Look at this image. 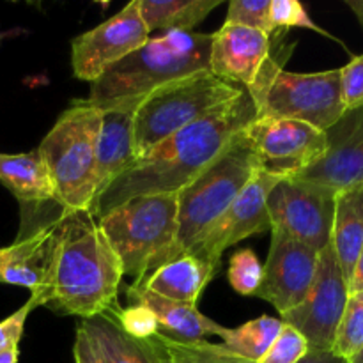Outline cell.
<instances>
[{
	"label": "cell",
	"instance_id": "39",
	"mask_svg": "<svg viewBox=\"0 0 363 363\" xmlns=\"http://www.w3.org/2000/svg\"><path fill=\"white\" fill-rule=\"evenodd\" d=\"M346 4L357 14L358 21H360V25L363 27V0H346Z\"/></svg>",
	"mask_w": 363,
	"mask_h": 363
},
{
	"label": "cell",
	"instance_id": "40",
	"mask_svg": "<svg viewBox=\"0 0 363 363\" xmlns=\"http://www.w3.org/2000/svg\"><path fill=\"white\" fill-rule=\"evenodd\" d=\"M14 32H0V45H2V41L6 38H9V35H13Z\"/></svg>",
	"mask_w": 363,
	"mask_h": 363
},
{
	"label": "cell",
	"instance_id": "27",
	"mask_svg": "<svg viewBox=\"0 0 363 363\" xmlns=\"http://www.w3.org/2000/svg\"><path fill=\"white\" fill-rule=\"evenodd\" d=\"M363 351V293L350 294L337 328L332 353L353 362Z\"/></svg>",
	"mask_w": 363,
	"mask_h": 363
},
{
	"label": "cell",
	"instance_id": "37",
	"mask_svg": "<svg viewBox=\"0 0 363 363\" xmlns=\"http://www.w3.org/2000/svg\"><path fill=\"white\" fill-rule=\"evenodd\" d=\"M347 287H350V294L363 293V245H362L360 254H358L357 264H354L353 275H351V280L350 284H347Z\"/></svg>",
	"mask_w": 363,
	"mask_h": 363
},
{
	"label": "cell",
	"instance_id": "30",
	"mask_svg": "<svg viewBox=\"0 0 363 363\" xmlns=\"http://www.w3.org/2000/svg\"><path fill=\"white\" fill-rule=\"evenodd\" d=\"M308 351L307 339L296 328L284 323L275 342L257 363H300Z\"/></svg>",
	"mask_w": 363,
	"mask_h": 363
},
{
	"label": "cell",
	"instance_id": "26",
	"mask_svg": "<svg viewBox=\"0 0 363 363\" xmlns=\"http://www.w3.org/2000/svg\"><path fill=\"white\" fill-rule=\"evenodd\" d=\"M167 354V363H257L227 350L223 344L208 340H176L158 333Z\"/></svg>",
	"mask_w": 363,
	"mask_h": 363
},
{
	"label": "cell",
	"instance_id": "9",
	"mask_svg": "<svg viewBox=\"0 0 363 363\" xmlns=\"http://www.w3.org/2000/svg\"><path fill=\"white\" fill-rule=\"evenodd\" d=\"M243 137L266 172L293 177L318 163L330 149L328 133L294 119L257 117Z\"/></svg>",
	"mask_w": 363,
	"mask_h": 363
},
{
	"label": "cell",
	"instance_id": "8",
	"mask_svg": "<svg viewBox=\"0 0 363 363\" xmlns=\"http://www.w3.org/2000/svg\"><path fill=\"white\" fill-rule=\"evenodd\" d=\"M116 252L123 275L140 282L156 257L176 240L177 194L144 195L123 202L96 220Z\"/></svg>",
	"mask_w": 363,
	"mask_h": 363
},
{
	"label": "cell",
	"instance_id": "15",
	"mask_svg": "<svg viewBox=\"0 0 363 363\" xmlns=\"http://www.w3.org/2000/svg\"><path fill=\"white\" fill-rule=\"evenodd\" d=\"M319 252L293 240L282 230L272 229V245L262 282L255 296L272 303L280 315L296 308L314 282Z\"/></svg>",
	"mask_w": 363,
	"mask_h": 363
},
{
	"label": "cell",
	"instance_id": "17",
	"mask_svg": "<svg viewBox=\"0 0 363 363\" xmlns=\"http://www.w3.org/2000/svg\"><path fill=\"white\" fill-rule=\"evenodd\" d=\"M272 53V35L255 28L223 23L213 34L209 71L220 80L248 91L264 69Z\"/></svg>",
	"mask_w": 363,
	"mask_h": 363
},
{
	"label": "cell",
	"instance_id": "25",
	"mask_svg": "<svg viewBox=\"0 0 363 363\" xmlns=\"http://www.w3.org/2000/svg\"><path fill=\"white\" fill-rule=\"evenodd\" d=\"M282 325V319L261 315V318L245 323L238 328H225V333L222 335V344L227 350L247 358V360L259 362L269 350V346L275 342Z\"/></svg>",
	"mask_w": 363,
	"mask_h": 363
},
{
	"label": "cell",
	"instance_id": "19",
	"mask_svg": "<svg viewBox=\"0 0 363 363\" xmlns=\"http://www.w3.org/2000/svg\"><path fill=\"white\" fill-rule=\"evenodd\" d=\"M133 113L135 110L103 112L96 151V201L137 160L133 149Z\"/></svg>",
	"mask_w": 363,
	"mask_h": 363
},
{
	"label": "cell",
	"instance_id": "28",
	"mask_svg": "<svg viewBox=\"0 0 363 363\" xmlns=\"http://www.w3.org/2000/svg\"><path fill=\"white\" fill-rule=\"evenodd\" d=\"M229 282L233 289L241 296H255L262 282V264L250 248L234 252L229 262Z\"/></svg>",
	"mask_w": 363,
	"mask_h": 363
},
{
	"label": "cell",
	"instance_id": "22",
	"mask_svg": "<svg viewBox=\"0 0 363 363\" xmlns=\"http://www.w3.org/2000/svg\"><path fill=\"white\" fill-rule=\"evenodd\" d=\"M215 269L194 255H181L145 275L138 284L156 296L184 305H197L201 293L215 277Z\"/></svg>",
	"mask_w": 363,
	"mask_h": 363
},
{
	"label": "cell",
	"instance_id": "13",
	"mask_svg": "<svg viewBox=\"0 0 363 363\" xmlns=\"http://www.w3.org/2000/svg\"><path fill=\"white\" fill-rule=\"evenodd\" d=\"M66 213L43 223H21L18 240L11 247L0 248V284L27 287L30 298L45 305Z\"/></svg>",
	"mask_w": 363,
	"mask_h": 363
},
{
	"label": "cell",
	"instance_id": "3",
	"mask_svg": "<svg viewBox=\"0 0 363 363\" xmlns=\"http://www.w3.org/2000/svg\"><path fill=\"white\" fill-rule=\"evenodd\" d=\"M213 34L163 32L92 82L87 103L98 110H135L165 85L209 69Z\"/></svg>",
	"mask_w": 363,
	"mask_h": 363
},
{
	"label": "cell",
	"instance_id": "2",
	"mask_svg": "<svg viewBox=\"0 0 363 363\" xmlns=\"http://www.w3.org/2000/svg\"><path fill=\"white\" fill-rule=\"evenodd\" d=\"M123 268L91 213H66L45 305L91 319L117 303Z\"/></svg>",
	"mask_w": 363,
	"mask_h": 363
},
{
	"label": "cell",
	"instance_id": "5",
	"mask_svg": "<svg viewBox=\"0 0 363 363\" xmlns=\"http://www.w3.org/2000/svg\"><path fill=\"white\" fill-rule=\"evenodd\" d=\"M103 112L77 99L60 113L35 151L43 156L67 213H91L96 201V151Z\"/></svg>",
	"mask_w": 363,
	"mask_h": 363
},
{
	"label": "cell",
	"instance_id": "4",
	"mask_svg": "<svg viewBox=\"0 0 363 363\" xmlns=\"http://www.w3.org/2000/svg\"><path fill=\"white\" fill-rule=\"evenodd\" d=\"M259 169L261 163L241 131L216 162L177 194L176 240L165 254L151 262L145 275L165 262L188 254L225 213Z\"/></svg>",
	"mask_w": 363,
	"mask_h": 363
},
{
	"label": "cell",
	"instance_id": "24",
	"mask_svg": "<svg viewBox=\"0 0 363 363\" xmlns=\"http://www.w3.org/2000/svg\"><path fill=\"white\" fill-rule=\"evenodd\" d=\"M137 4L149 32H191L222 0H137Z\"/></svg>",
	"mask_w": 363,
	"mask_h": 363
},
{
	"label": "cell",
	"instance_id": "12",
	"mask_svg": "<svg viewBox=\"0 0 363 363\" xmlns=\"http://www.w3.org/2000/svg\"><path fill=\"white\" fill-rule=\"evenodd\" d=\"M266 209L272 229L282 230L315 252L330 245L335 209L332 195L287 177L269 191Z\"/></svg>",
	"mask_w": 363,
	"mask_h": 363
},
{
	"label": "cell",
	"instance_id": "21",
	"mask_svg": "<svg viewBox=\"0 0 363 363\" xmlns=\"http://www.w3.org/2000/svg\"><path fill=\"white\" fill-rule=\"evenodd\" d=\"M0 181L20 201L21 208L60 206L52 174L38 151L20 155L0 152Z\"/></svg>",
	"mask_w": 363,
	"mask_h": 363
},
{
	"label": "cell",
	"instance_id": "18",
	"mask_svg": "<svg viewBox=\"0 0 363 363\" xmlns=\"http://www.w3.org/2000/svg\"><path fill=\"white\" fill-rule=\"evenodd\" d=\"M80 326L89 333L105 363H167V354L158 333L151 339H135L119 323V303L91 319H82Z\"/></svg>",
	"mask_w": 363,
	"mask_h": 363
},
{
	"label": "cell",
	"instance_id": "14",
	"mask_svg": "<svg viewBox=\"0 0 363 363\" xmlns=\"http://www.w3.org/2000/svg\"><path fill=\"white\" fill-rule=\"evenodd\" d=\"M147 39L149 30L138 13L137 0H133L101 25L73 39V74L92 84L101 78L110 66L140 48Z\"/></svg>",
	"mask_w": 363,
	"mask_h": 363
},
{
	"label": "cell",
	"instance_id": "34",
	"mask_svg": "<svg viewBox=\"0 0 363 363\" xmlns=\"http://www.w3.org/2000/svg\"><path fill=\"white\" fill-rule=\"evenodd\" d=\"M35 307H39L38 301H35L34 298H30V300H28L23 307L18 308L14 314H11L9 318L0 321V351L9 350V347H18L21 337H23L25 321H27L28 314H30Z\"/></svg>",
	"mask_w": 363,
	"mask_h": 363
},
{
	"label": "cell",
	"instance_id": "29",
	"mask_svg": "<svg viewBox=\"0 0 363 363\" xmlns=\"http://www.w3.org/2000/svg\"><path fill=\"white\" fill-rule=\"evenodd\" d=\"M269 4L272 0H233L229 4L225 23L255 28L273 38L275 27L272 23Z\"/></svg>",
	"mask_w": 363,
	"mask_h": 363
},
{
	"label": "cell",
	"instance_id": "11",
	"mask_svg": "<svg viewBox=\"0 0 363 363\" xmlns=\"http://www.w3.org/2000/svg\"><path fill=\"white\" fill-rule=\"evenodd\" d=\"M282 179L286 177L259 169L204 238L184 255H194L216 272L220 268V257L227 248L238 245L245 238L272 230L266 201L269 191Z\"/></svg>",
	"mask_w": 363,
	"mask_h": 363
},
{
	"label": "cell",
	"instance_id": "31",
	"mask_svg": "<svg viewBox=\"0 0 363 363\" xmlns=\"http://www.w3.org/2000/svg\"><path fill=\"white\" fill-rule=\"evenodd\" d=\"M269 14H272V23L275 27V32L279 28L298 27L308 28V30H314L318 34L333 39V35L330 32H326L325 28H321L312 20L303 4L298 2V0H272V4H269Z\"/></svg>",
	"mask_w": 363,
	"mask_h": 363
},
{
	"label": "cell",
	"instance_id": "6",
	"mask_svg": "<svg viewBox=\"0 0 363 363\" xmlns=\"http://www.w3.org/2000/svg\"><path fill=\"white\" fill-rule=\"evenodd\" d=\"M272 53L255 84L248 89L257 117L294 119L323 131L342 121L346 110L340 94V71L293 73L284 69L286 59Z\"/></svg>",
	"mask_w": 363,
	"mask_h": 363
},
{
	"label": "cell",
	"instance_id": "38",
	"mask_svg": "<svg viewBox=\"0 0 363 363\" xmlns=\"http://www.w3.org/2000/svg\"><path fill=\"white\" fill-rule=\"evenodd\" d=\"M20 358V350L18 347H9V350L0 351V363H18Z\"/></svg>",
	"mask_w": 363,
	"mask_h": 363
},
{
	"label": "cell",
	"instance_id": "32",
	"mask_svg": "<svg viewBox=\"0 0 363 363\" xmlns=\"http://www.w3.org/2000/svg\"><path fill=\"white\" fill-rule=\"evenodd\" d=\"M340 94L346 113L363 108V53L340 67Z\"/></svg>",
	"mask_w": 363,
	"mask_h": 363
},
{
	"label": "cell",
	"instance_id": "16",
	"mask_svg": "<svg viewBox=\"0 0 363 363\" xmlns=\"http://www.w3.org/2000/svg\"><path fill=\"white\" fill-rule=\"evenodd\" d=\"M326 133L330 138L328 152L293 179L335 197L339 191L363 183V108L346 113Z\"/></svg>",
	"mask_w": 363,
	"mask_h": 363
},
{
	"label": "cell",
	"instance_id": "20",
	"mask_svg": "<svg viewBox=\"0 0 363 363\" xmlns=\"http://www.w3.org/2000/svg\"><path fill=\"white\" fill-rule=\"evenodd\" d=\"M128 305H140L149 308L160 325V333L176 340H204L216 335L222 339L225 326L206 318L197 305H184L167 298L156 296L144 287L130 286L126 291Z\"/></svg>",
	"mask_w": 363,
	"mask_h": 363
},
{
	"label": "cell",
	"instance_id": "36",
	"mask_svg": "<svg viewBox=\"0 0 363 363\" xmlns=\"http://www.w3.org/2000/svg\"><path fill=\"white\" fill-rule=\"evenodd\" d=\"M300 363H350L344 358L337 357L332 351H308L307 357L303 358Z\"/></svg>",
	"mask_w": 363,
	"mask_h": 363
},
{
	"label": "cell",
	"instance_id": "1",
	"mask_svg": "<svg viewBox=\"0 0 363 363\" xmlns=\"http://www.w3.org/2000/svg\"><path fill=\"white\" fill-rule=\"evenodd\" d=\"M257 119L247 91L156 145L128 167L91 209L96 220L123 202L144 195L179 194L225 152L234 138Z\"/></svg>",
	"mask_w": 363,
	"mask_h": 363
},
{
	"label": "cell",
	"instance_id": "33",
	"mask_svg": "<svg viewBox=\"0 0 363 363\" xmlns=\"http://www.w3.org/2000/svg\"><path fill=\"white\" fill-rule=\"evenodd\" d=\"M119 323L124 332L135 339H151L160 333V325L152 312L140 305H128L126 308L119 307Z\"/></svg>",
	"mask_w": 363,
	"mask_h": 363
},
{
	"label": "cell",
	"instance_id": "35",
	"mask_svg": "<svg viewBox=\"0 0 363 363\" xmlns=\"http://www.w3.org/2000/svg\"><path fill=\"white\" fill-rule=\"evenodd\" d=\"M73 357L74 363H105L98 347H96L94 340L89 337V333L80 325H78L77 335H74Z\"/></svg>",
	"mask_w": 363,
	"mask_h": 363
},
{
	"label": "cell",
	"instance_id": "10",
	"mask_svg": "<svg viewBox=\"0 0 363 363\" xmlns=\"http://www.w3.org/2000/svg\"><path fill=\"white\" fill-rule=\"evenodd\" d=\"M350 287L332 245L319 252L314 282L305 300L287 314L282 323L296 328L307 339L312 351H332L337 328L344 314Z\"/></svg>",
	"mask_w": 363,
	"mask_h": 363
},
{
	"label": "cell",
	"instance_id": "41",
	"mask_svg": "<svg viewBox=\"0 0 363 363\" xmlns=\"http://www.w3.org/2000/svg\"><path fill=\"white\" fill-rule=\"evenodd\" d=\"M350 363H363V351H362V353H360V354H358V357H357V358H354V360H353V362H350Z\"/></svg>",
	"mask_w": 363,
	"mask_h": 363
},
{
	"label": "cell",
	"instance_id": "7",
	"mask_svg": "<svg viewBox=\"0 0 363 363\" xmlns=\"http://www.w3.org/2000/svg\"><path fill=\"white\" fill-rule=\"evenodd\" d=\"M243 91V87L216 78L209 69L155 91L135 108V158H144L170 135L238 98Z\"/></svg>",
	"mask_w": 363,
	"mask_h": 363
},
{
	"label": "cell",
	"instance_id": "23",
	"mask_svg": "<svg viewBox=\"0 0 363 363\" xmlns=\"http://www.w3.org/2000/svg\"><path fill=\"white\" fill-rule=\"evenodd\" d=\"M335 257L350 284L363 245V183L353 184L335 195L332 238Z\"/></svg>",
	"mask_w": 363,
	"mask_h": 363
}]
</instances>
